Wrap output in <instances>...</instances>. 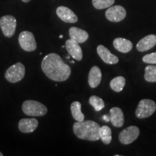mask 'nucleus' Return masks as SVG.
Returning <instances> with one entry per match:
<instances>
[{
  "label": "nucleus",
  "mask_w": 156,
  "mask_h": 156,
  "mask_svg": "<svg viewBox=\"0 0 156 156\" xmlns=\"http://www.w3.org/2000/svg\"><path fill=\"white\" fill-rule=\"evenodd\" d=\"M41 69L50 80L56 82L67 80L71 75L69 66L64 63L61 56L55 53L44 56L41 62Z\"/></svg>",
  "instance_id": "f257e3e1"
},
{
  "label": "nucleus",
  "mask_w": 156,
  "mask_h": 156,
  "mask_svg": "<svg viewBox=\"0 0 156 156\" xmlns=\"http://www.w3.org/2000/svg\"><path fill=\"white\" fill-rule=\"evenodd\" d=\"M100 127L99 124L93 121L83 120L82 122H75L73 124V132L79 139L88 141H97L100 139Z\"/></svg>",
  "instance_id": "f03ea898"
},
{
  "label": "nucleus",
  "mask_w": 156,
  "mask_h": 156,
  "mask_svg": "<svg viewBox=\"0 0 156 156\" xmlns=\"http://www.w3.org/2000/svg\"><path fill=\"white\" fill-rule=\"evenodd\" d=\"M23 112L29 116H43L47 113V108L41 103L36 101L28 100L23 102Z\"/></svg>",
  "instance_id": "7ed1b4c3"
},
{
  "label": "nucleus",
  "mask_w": 156,
  "mask_h": 156,
  "mask_svg": "<svg viewBox=\"0 0 156 156\" xmlns=\"http://www.w3.org/2000/svg\"><path fill=\"white\" fill-rule=\"evenodd\" d=\"M25 74V66L21 62H17L7 69L5 77L9 83H17L24 78Z\"/></svg>",
  "instance_id": "20e7f679"
},
{
  "label": "nucleus",
  "mask_w": 156,
  "mask_h": 156,
  "mask_svg": "<svg viewBox=\"0 0 156 156\" xmlns=\"http://www.w3.org/2000/svg\"><path fill=\"white\" fill-rule=\"evenodd\" d=\"M156 111V103L150 99H142L140 101L135 111L138 119H145L153 115Z\"/></svg>",
  "instance_id": "39448f33"
},
{
  "label": "nucleus",
  "mask_w": 156,
  "mask_h": 156,
  "mask_svg": "<svg viewBox=\"0 0 156 156\" xmlns=\"http://www.w3.org/2000/svg\"><path fill=\"white\" fill-rule=\"evenodd\" d=\"M17 27V20L12 15H5L0 18V28L3 34L7 38H11L14 36Z\"/></svg>",
  "instance_id": "423d86ee"
},
{
  "label": "nucleus",
  "mask_w": 156,
  "mask_h": 156,
  "mask_svg": "<svg viewBox=\"0 0 156 156\" xmlns=\"http://www.w3.org/2000/svg\"><path fill=\"white\" fill-rule=\"evenodd\" d=\"M19 44L25 51H34L36 49L37 44L34 34L29 31H23L19 35Z\"/></svg>",
  "instance_id": "0eeeda50"
},
{
  "label": "nucleus",
  "mask_w": 156,
  "mask_h": 156,
  "mask_svg": "<svg viewBox=\"0 0 156 156\" xmlns=\"http://www.w3.org/2000/svg\"><path fill=\"white\" fill-rule=\"evenodd\" d=\"M139 134L140 129L137 126H130L120 132L119 139L123 145H129L137 139Z\"/></svg>",
  "instance_id": "6e6552de"
},
{
  "label": "nucleus",
  "mask_w": 156,
  "mask_h": 156,
  "mask_svg": "<svg viewBox=\"0 0 156 156\" xmlns=\"http://www.w3.org/2000/svg\"><path fill=\"white\" fill-rule=\"evenodd\" d=\"M126 12L122 6L116 5L108 7L106 12V18L111 22H120L125 18Z\"/></svg>",
  "instance_id": "1a4fd4ad"
},
{
  "label": "nucleus",
  "mask_w": 156,
  "mask_h": 156,
  "mask_svg": "<svg viewBox=\"0 0 156 156\" xmlns=\"http://www.w3.org/2000/svg\"><path fill=\"white\" fill-rule=\"evenodd\" d=\"M65 47L72 57L77 61H81L83 58V51L77 42L70 38L66 41Z\"/></svg>",
  "instance_id": "9d476101"
},
{
  "label": "nucleus",
  "mask_w": 156,
  "mask_h": 156,
  "mask_svg": "<svg viewBox=\"0 0 156 156\" xmlns=\"http://www.w3.org/2000/svg\"><path fill=\"white\" fill-rule=\"evenodd\" d=\"M56 14L65 23H75L78 20L77 15L71 9L64 6H60L56 9Z\"/></svg>",
  "instance_id": "9b49d317"
},
{
  "label": "nucleus",
  "mask_w": 156,
  "mask_h": 156,
  "mask_svg": "<svg viewBox=\"0 0 156 156\" xmlns=\"http://www.w3.org/2000/svg\"><path fill=\"white\" fill-rule=\"evenodd\" d=\"M97 53L105 63L108 64H116L119 62V58L111 53L106 47L103 45H99L97 47Z\"/></svg>",
  "instance_id": "f8f14e48"
},
{
  "label": "nucleus",
  "mask_w": 156,
  "mask_h": 156,
  "mask_svg": "<svg viewBox=\"0 0 156 156\" xmlns=\"http://www.w3.org/2000/svg\"><path fill=\"white\" fill-rule=\"evenodd\" d=\"M38 126L36 119H22L18 123L19 130L23 133H30L34 132Z\"/></svg>",
  "instance_id": "ddd939ff"
},
{
  "label": "nucleus",
  "mask_w": 156,
  "mask_h": 156,
  "mask_svg": "<svg viewBox=\"0 0 156 156\" xmlns=\"http://www.w3.org/2000/svg\"><path fill=\"white\" fill-rule=\"evenodd\" d=\"M156 45V36L155 35H149L144 38L136 44V49L139 51L143 52L153 48Z\"/></svg>",
  "instance_id": "4468645a"
},
{
  "label": "nucleus",
  "mask_w": 156,
  "mask_h": 156,
  "mask_svg": "<svg viewBox=\"0 0 156 156\" xmlns=\"http://www.w3.org/2000/svg\"><path fill=\"white\" fill-rule=\"evenodd\" d=\"M110 121L116 127H122L124 123V116L122 109L118 107H113L110 110Z\"/></svg>",
  "instance_id": "2eb2a0df"
},
{
  "label": "nucleus",
  "mask_w": 156,
  "mask_h": 156,
  "mask_svg": "<svg viewBox=\"0 0 156 156\" xmlns=\"http://www.w3.org/2000/svg\"><path fill=\"white\" fill-rule=\"evenodd\" d=\"M70 38L73 39L78 44L85 43L89 38V35L85 30L76 27H72L69 30Z\"/></svg>",
  "instance_id": "dca6fc26"
},
{
  "label": "nucleus",
  "mask_w": 156,
  "mask_h": 156,
  "mask_svg": "<svg viewBox=\"0 0 156 156\" xmlns=\"http://www.w3.org/2000/svg\"><path fill=\"white\" fill-rule=\"evenodd\" d=\"M102 79V73L100 68L97 66H94L90 70L88 75V84L90 87L95 88L100 85Z\"/></svg>",
  "instance_id": "f3484780"
},
{
  "label": "nucleus",
  "mask_w": 156,
  "mask_h": 156,
  "mask_svg": "<svg viewBox=\"0 0 156 156\" xmlns=\"http://www.w3.org/2000/svg\"><path fill=\"white\" fill-rule=\"evenodd\" d=\"M113 44L114 48L122 53H128L132 48V43L129 40L123 38H116L114 39Z\"/></svg>",
  "instance_id": "a211bd4d"
},
{
  "label": "nucleus",
  "mask_w": 156,
  "mask_h": 156,
  "mask_svg": "<svg viewBox=\"0 0 156 156\" xmlns=\"http://www.w3.org/2000/svg\"><path fill=\"white\" fill-rule=\"evenodd\" d=\"M81 103L79 101H74L70 106L73 117L77 122H82L85 119V116L81 112Z\"/></svg>",
  "instance_id": "6ab92c4d"
},
{
  "label": "nucleus",
  "mask_w": 156,
  "mask_h": 156,
  "mask_svg": "<svg viewBox=\"0 0 156 156\" xmlns=\"http://www.w3.org/2000/svg\"><path fill=\"white\" fill-rule=\"evenodd\" d=\"M99 136L105 145H108L112 140V129L108 126H101L99 129Z\"/></svg>",
  "instance_id": "aec40b11"
},
{
  "label": "nucleus",
  "mask_w": 156,
  "mask_h": 156,
  "mask_svg": "<svg viewBox=\"0 0 156 156\" xmlns=\"http://www.w3.org/2000/svg\"><path fill=\"white\" fill-rule=\"evenodd\" d=\"M126 80L122 76L114 77L110 82V87L115 92H121L125 86Z\"/></svg>",
  "instance_id": "412c9836"
},
{
  "label": "nucleus",
  "mask_w": 156,
  "mask_h": 156,
  "mask_svg": "<svg viewBox=\"0 0 156 156\" xmlns=\"http://www.w3.org/2000/svg\"><path fill=\"white\" fill-rule=\"evenodd\" d=\"M145 80L149 83H155L156 82V66L149 65L145 67Z\"/></svg>",
  "instance_id": "4be33fe9"
},
{
  "label": "nucleus",
  "mask_w": 156,
  "mask_h": 156,
  "mask_svg": "<svg viewBox=\"0 0 156 156\" xmlns=\"http://www.w3.org/2000/svg\"><path fill=\"white\" fill-rule=\"evenodd\" d=\"M89 103L96 112H100L105 107V103L103 99L101 98L100 97L96 96V95H92L90 98Z\"/></svg>",
  "instance_id": "5701e85b"
},
{
  "label": "nucleus",
  "mask_w": 156,
  "mask_h": 156,
  "mask_svg": "<svg viewBox=\"0 0 156 156\" xmlns=\"http://www.w3.org/2000/svg\"><path fill=\"white\" fill-rule=\"evenodd\" d=\"M115 0H93V7L97 9L108 8L114 5Z\"/></svg>",
  "instance_id": "b1692460"
},
{
  "label": "nucleus",
  "mask_w": 156,
  "mask_h": 156,
  "mask_svg": "<svg viewBox=\"0 0 156 156\" xmlns=\"http://www.w3.org/2000/svg\"><path fill=\"white\" fill-rule=\"evenodd\" d=\"M142 61L147 64H156V52L145 55L142 57Z\"/></svg>",
  "instance_id": "393cba45"
},
{
  "label": "nucleus",
  "mask_w": 156,
  "mask_h": 156,
  "mask_svg": "<svg viewBox=\"0 0 156 156\" xmlns=\"http://www.w3.org/2000/svg\"><path fill=\"white\" fill-rule=\"evenodd\" d=\"M103 119H104L105 121H106V122H108L109 120H110V117H108V116H106V115H105V116H103Z\"/></svg>",
  "instance_id": "a878e982"
},
{
  "label": "nucleus",
  "mask_w": 156,
  "mask_h": 156,
  "mask_svg": "<svg viewBox=\"0 0 156 156\" xmlns=\"http://www.w3.org/2000/svg\"><path fill=\"white\" fill-rule=\"evenodd\" d=\"M23 2H30V0H22Z\"/></svg>",
  "instance_id": "bb28decb"
},
{
  "label": "nucleus",
  "mask_w": 156,
  "mask_h": 156,
  "mask_svg": "<svg viewBox=\"0 0 156 156\" xmlns=\"http://www.w3.org/2000/svg\"><path fill=\"white\" fill-rule=\"evenodd\" d=\"M59 38H63V36H62V35H60Z\"/></svg>",
  "instance_id": "cd10ccee"
},
{
  "label": "nucleus",
  "mask_w": 156,
  "mask_h": 156,
  "mask_svg": "<svg viewBox=\"0 0 156 156\" xmlns=\"http://www.w3.org/2000/svg\"><path fill=\"white\" fill-rule=\"evenodd\" d=\"M3 155V154L1 153V152H0V156H2Z\"/></svg>",
  "instance_id": "c85d7f7f"
}]
</instances>
